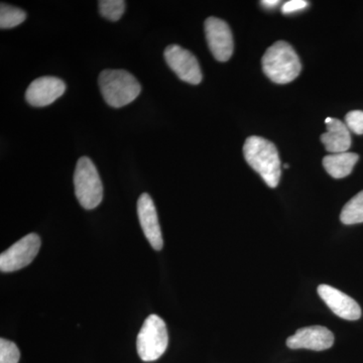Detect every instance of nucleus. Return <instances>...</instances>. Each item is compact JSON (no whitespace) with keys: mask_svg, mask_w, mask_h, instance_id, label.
<instances>
[{"mask_svg":"<svg viewBox=\"0 0 363 363\" xmlns=\"http://www.w3.org/2000/svg\"><path fill=\"white\" fill-rule=\"evenodd\" d=\"M100 14L106 20L117 21L121 20L125 11L126 4L123 0H101L98 2Z\"/></svg>","mask_w":363,"mask_h":363,"instance_id":"17","label":"nucleus"},{"mask_svg":"<svg viewBox=\"0 0 363 363\" xmlns=\"http://www.w3.org/2000/svg\"><path fill=\"white\" fill-rule=\"evenodd\" d=\"M169 335L166 323L157 315H150L143 322L136 338L138 357L145 362H155L166 352Z\"/></svg>","mask_w":363,"mask_h":363,"instance_id":"5","label":"nucleus"},{"mask_svg":"<svg viewBox=\"0 0 363 363\" xmlns=\"http://www.w3.org/2000/svg\"><path fill=\"white\" fill-rule=\"evenodd\" d=\"M205 33L210 51L219 62H226L233 54V38L226 21L217 18L205 21Z\"/></svg>","mask_w":363,"mask_h":363,"instance_id":"8","label":"nucleus"},{"mask_svg":"<svg viewBox=\"0 0 363 363\" xmlns=\"http://www.w3.org/2000/svg\"><path fill=\"white\" fill-rule=\"evenodd\" d=\"M359 157L354 152L332 154L324 157L323 166L329 175L335 179H342L350 175Z\"/></svg>","mask_w":363,"mask_h":363,"instance_id":"14","label":"nucleus"},{"mask_svg":"<svg viewBox=\"0 0 363 363\" xmlns=\"http://www.w3.org/2000/svg\"><path fill=\"white\" fill-rule=\"evenodd\" d=\"M75 195L86 210L95 209L104 199V186L96 167L88 157L79 159L74 174Z\"/></svg>","mask_w":363,"mask_h":363,"instance_id":"4","label":"nucleus"},{"mask_svg":"<svg viewBox=\"0 0 363 363\" xmlns=\"http://www.w3.org/2000/svg\"><path fill=\"white\" fill-rule=\"evenodd\" d=\"M105 102L113 108H121L135 101L142 86L135 76L125 70H104L98 78Z\"/></svg>","mask_w":363,"mask_h":363,"instance_id":"3","label":"nucleus"},{"mask_svg":"<svg viewBox=\"0 0 363 363\" xmlns=\"http://www.w3.org/2000/svg\"><path fill=\"white\" fill-rule=\"evenodd\" d=\"M308 4H309L305 0H290L281 6V13L284 14L298 13V11L305 9Z\"/></svg>","mask_w":363,"mask_h":363,"instance_id":"20","label":"nucleus"},{"mask_svg":"<svg viewBox=\"0 0 363 363\" xmlns=\"http://www.w3.org/2000/svg\"><path fill=\"white\" fill-rule=\"evenodd\" d=\"M245 161L269 187H278L281 179V160L276 145L260 136H250L243 145Z\"/></svg>","mask_w":363,"mask_h":363,"instance_id":"1","label":"nucleus"},{"mask_svg":"<svg viewBox=\"0 0 363 363\" xmlns=\"http://www.w3.org/2000/svg\"><path fill=\"white\" fill-rule=\"evenodd\" d=\"M279 4H281V1H279V0H264V1H262V6L269 9L278 6Z\"/></svg>","mask_w":363,"mask_h":363,"instance_id":"21","label":"nucleus"},{"mask_svg":"<svg viewBox=\"0 0 363 363\" xmlns=\"http://www.w3.org/2000/svg\"><path fill=\"white\" fill-rule=\"evenodd\" d=\"M340 220L346 225L363 222V191L346 203L340 214Z\"/></svg>","mask_w":363,"mask_h":363,"instance_id":"15","label":"nucleus"},{"mask_svg":"<svg viewBox=\"0 0 363 363\" xmlns=\"http://www.w3.org/2000/svg\"><path fill=\"white\" fill-rule=\"evenodd\" d=\"M264 74L277 84H288L300 75V59L292 45L279 40L267 50L262 57Z\"/></svg>","mask_w":363,"mask_h":363,"instance_id":"2","label":"nucleus"},{"mask_svg":"<svg viewBox=\"0 0 363 363\" xmlns=\"http://www.w3.org/2000/svg\"><path fill=\"white\" fill-rule=\"evenodd\" d=\"M21 352L18 346L7 339H0V363H18Z\"/></svg>","mask_w":363,"mask_h":363,"instance_id":"18","label":"nucleus"},{"mask_svg":"<svg viewBox=\"0 0 363 363\" xmlns=\"http://www.w3.org/2000/svg\"><path fill=\"white\" fill-rule=\"evenodd\" d=\"M138 216L143 233L150 245L154 250H161L164 245V240H162L157 209L152 197L147 193H143L138 198Z\"/></svg>","mask_w":363,"mask_h":363,"instance_id":"12","label":"nucleus"},{"mask_svg":"<svg viewBox=\"0 0 363 363\" xmlns=\"http://www.w3.org/2000/svg\"><path fill=\"white\" fill-rule=\"evenodd\" d=\"M326 133L321 135L325 149L330 154L346 152L351 147L350 128L339 119L328 117L326 119Z\"/></svg>","mask_w":363,"mask_h":363,"instance_id":"13","label":"nucleus"},{"mask_svg":"<svg viewBox=\"0 0 363 363\" xmlns=\"http://www.w3.org/2000/svg\"><path fill=\"white\" fill-rule=\"evenodd\" d=\"M66 84L63 80L52 76L35 79L28 86L26 99L33 107H44L54 104L65 93Z\"/></svg>","mask_w":363,"mask_h":363,"instance_id":"9","label":"nucleus"},{"mask_svg":"<svg viewBox=\"0 0 363 363\" xmlns=\"http://www.w3.org/2000/svg\"><path fill=\"white\" fill-rule=\"evenodd\" d=\"M40 247V236L35 233L28 234L1 253L0 269L4 272H11L28 267L37 257Z\"/></svg>","mask_w":363,"mask_h":363,"instance_id":"6","label":"nucleus"},{"mask_svg":"<svg viewBox=\"0 0 363 363\" xmlns=\"http://www.w3.org/2000/svg\"><path fill=\"white\" fill-rule=\"evenodd\" d=\"M26 13L18 7L1 4L0 6V28H13L26 21Z\"/></svg>","mask_w":363,"mask_h":363,"instance_id":"16","label":"nucleus"},{"mask_svg":"<svg viewBox=\"0 0 363 363\" xmlns=\"http://www.w3.org/2000/svg\"><path fill=\"white\" fill-rule=\"evenodd\" d=\"M346 125L357 135H363V111H353L345 117Z\"/></svg>","mask_w":363,"mask_h":363,"instance_id":"19","label":"nucleus"},{"mask_svg":"<svg viewBox=\"0 0 363 363\" xmlns=\"http://www.w3.org/2000/svg\"><path fill=\"white\" fill-rule=\"evenodd\" d=\"M164 55L167 64L181 80L193 85L201 83V69L192 52L180 45H171L164 50Z\"/></svg>","mask_w":363,"mask_h":363,"instance_id":"7","label":"nucleus"},{"mask_svg":"<svg viewBox=\"0 0 363 363\" xmlns=\"http://www.w3.org/2000/svg\"><path fill=\"white\" fill-rule=\"evenodd\" d=\"M318 294L334 314L348 321H357L362 317V309L357 301L337 289L328 285L318 286Z\"/></svg>","mask_w":363,"mask_h":363,"instance_id":"11","label":"nucleus"},{"mask_svg":"<svg viewBox=\"0 0 363 363\" xmlns=\"http://www.w3.org/2000/svg\"><path fill=\"white\" fill-rule=\"evenodd\" d=\"M333 343V333L323 326H310L298 329L286 340V346L291 350L323 351L332 347Z\"/></svg>","mask_w":363,"mask_h":363,"instance_id":"10","label":"nucleus"}]
</instances>
